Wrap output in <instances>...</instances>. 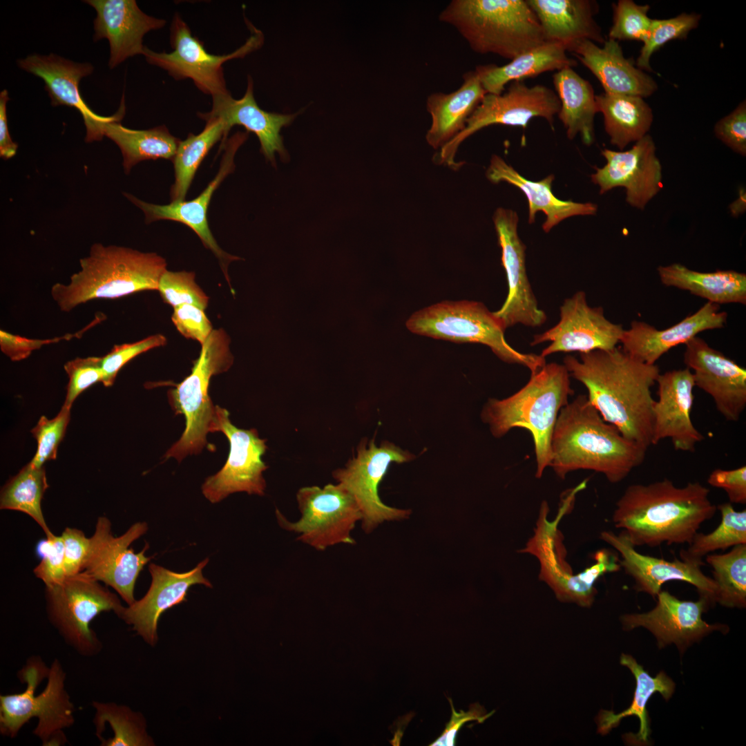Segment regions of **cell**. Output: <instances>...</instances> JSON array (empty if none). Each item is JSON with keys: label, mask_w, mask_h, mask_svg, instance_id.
I'll list each match as a JSON object with an SVG mask.
<instances>
[{"label": "cell", "mask_w": 746, "mask_h": 746, "mask_svg": "<svg viewBox=\"0 0 746 746\" xmlns=\"http://www.w3.org/2000/svg\"><path fill=\"white\" fill-rule=\"evenodd\" d=\"M600 538L614 548L621 555L620 564L634 582V589L656 597L661 586L670 581H683L694 586L700 595L709 597L712 602L716 593V584L712 577L705 575L703 564L675 559L668 561L638 553L624 531L615 535L603 531Z\"/></svg>", "instance_id": "obj_26"}, {"label": "cell", "mask_w": 746, "mask_h": 746, "mask_svg": "<svg viewBox=\"0 0 746 746\" xmlns=\"http://www.w3.org/2000/svg\"><path fill=\"white\" fill-rule=\"evenodd\" d=\"M656 383L658 398L653 405L652 445L669 439L676 450L694 452L705 437L691 419L695 387L691 370L686 367L660 374Z\"/></svg>", "instance_id": "obj_25"}, {"label": "cell", "mask_w": 746, "mask_h": 746, "mask_svg": "<svg viewBox=\"0 0 746 746\" xmlns=\"http://www.w3.org/2000/svg\"><path fill=\"white\" fill-rule=\"evenodd\" d=\"M222 432L229 443L226 463L215 475L208 477L202 486L204 496L215 504L229 495L245 492L264 495L266 481L263 472L268 466L262 460L267 446L256 429L244 430L236 427L225 409L216 405L215 416L210 432Z\"/></svg>", "instance_id": "obj_16"}, {"label": "cell", "mask_w": 746, "mask_h": 746, "mask_svg": "<svg viewBox=\"0 0 746 746\" xmlns=\"http://www.w3.org/2000/svg\"><path fill=\"white\" fill-rule=\"evenodd\" d=\"M157 290L163 301L173 308L191 304L204 310L209 304V296L195 283L192 271L166 269L159 280Z\"/></svg>", "instance_id": "obj_48"}, {"label": "cell", "mask_w": 746, "mask_h": 746, "mask_svg": "<svg viewBox=\"0 0 746 746\" xmlns=\"http://www.w3.org/2000/svg\"><path fill=\"white\" fill-rule=\"evenodd\" d=\"M296 500L301 515L296 522L276 510L282 528L298 534V540L320 551L336 544H355L351 532L362 515L354 497L343 485L303 487L296 493Z\"/></svg>", "instance_id": "obj_12"}, {"label": "cell", "mask_w": 746, "mask_h": 746, "mask_svg": "<svg viewBox=\"0 0 746 746\" xmlns=\"http://www.w3.org/2000/svg\"><path fill=\"white\" fill-rule=\"evenodd\" d=\"M721 522L708 534L697 533L686 550H681V560L705 565L702 557L717 550H725L746 544V510L736 511L730 502L717 506Z\"/></svg>", "instance_id": "obj_44"}, {"label": "cell", "mask_w": 746, "mask_h": 746, "mask_svg": "<svg viewBox=\"0 0 746 746\" xmlns=\"http://www.w3.org/2000/svg\"><path fill=\"white\" fill-rule=\"evenodd\" d=\"M492 220L508 287L503 305L493 314L506 329L517 324L540 327L547 316L538 306L527 276L526 246L517 232L518 216L511 209L500 207L495 211Z\"/></svg>", "instance_id": "obj_19"}, {"label": "cell", "mask_w": 746, "mask_h": 746, "mask_svg": "<svg viewBox=\"0 0 746 746\" xmlns=\"http://www.w3.org/2000/svg\"><path fill=\"white\" fill-rule=\"evenodd\" d=\"M147 530V524L139 522L123 535L115 537L111 533V522L102 516L97 519L95 532L90 537L83 571L112 587L128 605L135 601V582L144 566L153 557L145 555L148 543L139 553H135L129 546Z\"/></svg>", "instance_id": "obj_17"}, {"label": "cell", "mask_w": 746, "mask_h": 746, "mask_svg": "<svg viewBox=\"0 0 746 746\" xmlns=\"http://www.w3.org/2000/svg\"><path fill=\"white\" fill-rule=\"evenodd\" d=\"M570 377L563 364L546 363L530 374L527 383L513 395L489 399L481 414L495 437L500 438L515 428L530 433L538 479L550 466L551 437L560 411L574 393Z\"/></svg>", "instance_id": "obj_4"}, {"label": "cell", "mask_w": 746, "mask_h": 746, "mask_svg": "<svg viewBox=\"0 0 746 746\" xmlns=\"http://www.w3.org/2000/svg\"><path fill=\"white\" fill-rule=\"evenodd\" d=\"M566 52L559 44L545 42L517 56L507 64L479 65L475 71L487 94L500 95L512 82L575 66L577 61L570 58Z\"/></svg>", "instance_id": "obj_35"}, {"label": "cell", "mask_w": 746, "mask_h": 746, "mask_svg": "<svg viewBox=\"0 0 746 746\" xmlns=\"http://www.w3.org/2000/svg\"><path fill=\"white\" fill-rule=\"evenodd\" d=\"M104 136L113 141L123 156V166L128 173L133 166L146 160H172L180 141L164 125L147 130H133L117 121L103 126Z\"/></svg>", "instance_id": "obj_40"}, {"label": "cell", "mask_w": 746, "mask_h": 746, "mask_svg": "<svg viewBox=\"0 0 746 746\" xmlns=\"http://www.w3.org/2000/svg\"><path fill=\"white\" fill-rule=\"evenodd\" d=\"M658 273L661 282L717 305L746 304V275L734 270L700 272L674 263L660 266Z\"/></svg>", "instance_id": "obj_36"}, {"label": "cell", "mask_w": 746, "mask_h": 746, "mask_svg": "<svg viewBox=\"0 0 746 746\" xmlns=\"http://www.w3.org/2000/svg\"><path fill=\"white\" fill-rule=\"evenodd\" d=\"M166 337L160 334L148 336L132 343L115 345L102 357V383L105 387L113 385L117 373L128 361L149 350L165 345Z\"/></svg>", "instance_id": "obj_50"}, {"label": "cell", "mask_w": 746, "mask_h": 746, "mask_svg": "<svg viewBox=\"0 0 746 746\" xmlns=\"http://www.w3.org/2000/svg\"><path fill=\"white\" fill-rule=\"evenodd\" d=\"M249 26L251 34L244 45L230 54L216 55L206 50L203 43L192 35L188 25L175 14L170 28L173 50L157 52L145 46L143 55L149 64L166 70L175 80L191 79L200 91L212 97L225 95L230 93L226 86L223 64L242 58L263 44L262 32L251 24Z\"/></svg>", "instance_id": "obj_13"}, {"label": "cell", "mask_w": 746, "mask_h": 746, "mask_svg": "<svg viewBox=\"0 0 746 746\" xmlns=\"http://www.w3.org/2000/svg\"><path fill=\"white\" fill-rule=\"evenodd\" d=\"M560 108L559 98L551 88L542 84L528 86L523 80L512 82L507 90L500 95L486 94L464 129L441 147L434 160L457 169L460 164L455 161V155L459 146L479 130L497 124L525 128L534 117H542L553 126Z\"/></svg>", "instance_id": "obj_14"}, {"label": "cell", "mask_w": 746, "mask_h": 746, "mask_svg": "<svg viewBox=\"0 0 746 746\" xmlns=\"http://www.w3.org/2000/svg\"><path fill=\"white\" fill-rule=\"evenodd\" d=\"M411 332L457 343H480L490 348L501 361L527 367L530 374L546 363L540 354L522 353L511 347L506 329L493 312L480 302L443 301L420 309L405 323Z\"/></svg>", "instance_id": "obj_10"}, {"label": "cell", "mask_w": 746, "mask_h": 746, "mask_svg": "<svg viewBox=\"0 0 746 746\" xmlns=\"http://www.w3.org/2000/svg\"><path fill=\"white\" fill-rule=\"evenodd\" d=\"M656 606L642 613L626 614L621 617L627 630L642 627L657 638L659 647L671 642L687 645L707 633L725 628L722 624H709L702 619V613L711 600L703 595L694 601L680 600L667 591L657 595Z\"/></svg>", "instance_id": "obj_27"}, {"label": "cell", "mask_w": 746, "mask_h": 746, "mask_svg": "<svg viewBox=\"0 0 746 746\" xmlns=\"http://www.w3.org/2000/svg\"><path fill=\"white\" fill-rule=\"evenodd\" d=\"M23 70L41 78L53 106L64 105L75 108L82 114L86 129L85 141H100L104 136L103 126L111 121L121 120L125 114L124 97L113 115L101 116L93 112L83 100L79 88L80 80L92 74L90 63H77L55 54L30 55L17 61Z\"/></svg>", "instance_id": "obj_22"}, {"label": "cell", "mask_w": 746, "mask_h": 746, "mask_svg": "<svg viewBox=\"0 0 746 746\" xmlns=\"http://www.w3.org/2000/svg\"><path fill=\"white\" fill-rule=\"evenodd\" d=\"M486 94L476 72L470 70L463 75V82L456 90L430 95L426 109L432 121L425 135L427 143L439 150L453 140Z\"/></svg>", "instance_id": "obj_34"}, {"label": "cell", "mask_w": 746, "mask_h": 746, "mask_svg": "<svg viewBox=\"0 0 746 746\" xmlns=\"http://www.w3.org/2000/svg\"><path fill=\"white\" fill-rule=\"evenodd\" d=\"M620 663L628 667L636 680L633 701L624 711L615 714L612 711L601 710L597 716V731L606 734L617 727L620 720L627 716H635L640 720V729L636 734H628L627 740L633 743H646L650 734L649 720L646 706L650 697L659 692L668 700L674 691L675 684L663 671L651 677L631 656L622 654Z\"/></svg>", "instance_id": "obj_38"}, {"label": "cell", "mask_w": 746, "mask_h": 746, "mask_svg": "<svg viewBox=\"0 0 746 746\" xmlns=\"http://www.w3.org/2000/svg\"><path fill=\"white\" fill-rule=\"evenodd\" d=\"M8 92L0 93V156L3 159L12 157L17 152V144L11 139L8 125L6 104L9 101Z\"/></svg>", "instance_id": "obj_59"}, {"label": "cell", "mask_w": 746, "mask_h": 746, "mask_svg": "<svg viewBox=\"0 0 746 746\" xmlns=\"http://www.w3.org/2000/svg\"><path fill=\"white\" fill-rule=\"evenodd\" d=\"M102 357L76 358L66 362L64 368L68 382L64 405L71 408L77 396L92 385L102 382Z\"/></svg>", "instance_id": "obj_51"}, {"label": "cell", "mask_w": 746, "mask_h": 746, "mask_svg": "<svg viewBox=\"0 0 746 746\" xmlns=\"http://www.w3.org/2000/svg\"><path fill=\"white\" fill-rule=\"evenodd\" d=\"M569 52L596 77L606 93L644 98L658 88L651 76L625 58L618 41L609 39L600 47L590 40H582Z\"/></svg>", "instance_id": "obj_31"}, {"label": "cell", "mask_w": 746, "mask_h": 746, "mask_svg": "<svg viewBox=\"0 0 746 746\" xmlns=\"http://www.w3.org/2000/svg\"><path fill=\"white\" fill-rule=\"evenodd\" d=\"M248 136L247 131L237 132L227 140L220 149V151L224 150V153L218 173L204 191L190 201H174L169 204L160 205L146 202L131 194L124 193L131 202L144 213L147 224L156 220H168L182 223L192 229L204 246L211 250L218 258L233 295H235V291L231 287L228 266L232 261L242 258L227 253L218 245L209 227L207 211L213 193L224 178L233 171L235 155Z\"/></svg>", "instance_id": "obj_20"}, {"label": "cell", "mask_w": 746, "mask_h": 746, "mask_svg": "<svg viewBox=\"0 0 746 746\" xmlns=\"http://www.w3.org/2000/svg\"><path fill=\"white\" fill-rule=\"evenodd\" d=\"M684 363L692 370L695 386L714 400L729 421H738L746 408V370L696 336L685 344Z\"/></svg>", "instance_id": "obj_23"}, {"label": "cell", "mask_w": 746, "mask_h": 746, "mask_svg": "<svg viewBox=\"0 0 746 746\" xmlns=\"http://www.w3.org/2000/svg\"><path fill=\"white\" fill-rule=\"evenodd\" d=\"M104 315H96L95 319L86 327L75 334H66L64 336L50 339H33L13 334L4 330H0V349L12 361H19L28 358L31 353L43 345L57 343L61 340H70L81 336L88 329L103 320Z\"/></svg>", "instance_id": "obj_53"}, {"label": "cell", "mask_w": 746, "mask_h": 746, "mask_svg": "<svg viewBox=\"0 0 746 746\" xmlns=\"http://www.w3.org/2000/svg\"><path fill=\"white\" fill-rule=\"evenodd\" d=\"M61 536L64 546L66 576L83 571L90 546V537H87L82 530L69 527L64 529Z\"/></svg>", "instance_id": "obj_56"}, {"label": "cell", "mask_w": 746, "mask_h": 746, "mask_svg": "<svg viewBox=\"0 0 746 746\" xmlns=\"http://www.w3.org/2000/svg\"><path fill=\"white\" fill-rule=\"evenodd\" d=\"M624 330L622 325L605 317L601 307L589 306L585 293L580 291L564 300L559 322L535 335L530 345L550 342L540 354L544 358L557 352L611 350L620 343Z\"/></svg>", "instance_id": "obj_18"}, {"label": "cell", "mask_w": 746, "mask_h": 746, "mask_svg": "<svg viewBox=\"0 0 746 746\" xmlns=\"http://www.w3.org/2000/svg\"><path fill=\"white\" fill-rule=\"evenodd\" d=\"M79 265L80 270L70 276L68 284L57 283L51 287V296L62 312L94 299L157 290L166 270L165 259L156 253L101 243L93 245Z\"/></svg>", "instance_id": "obj_5"}, {"label": "cell", "mask_w": 746, "mask_h": 746, "mask_svg": "<svg viewBox=\"0 0 746 746\" xmlns=\"http://www.w3.org/2000/svg\"><path fill=\"white\" fill-rule=\"evenodd\" d=\"M486 177L493 183L506 182L519 188L528 200V222H534L538 211L546 215V220L542 224L545 232H549L567 218L595 215L597 211V204L592 202H576L557 198L552 191V182L555 179L553 174L539 181L528 180L497 155L492 156Z\"/></svg>", "instance_id": "obj_32"}, {"label": "cell", "mask_w": 746, "mask_h": 746, "mask_svg": "<svg viewBox=\"0 0 746 746\" xmlns=\"http://www.w3.org/2000/svg\"><path fill=\"white\" fill-rule=\"evenodd\" d=\"M231 339L222 328L213 329L202 344L199 357L194 361L191 374L168 391L170 405L175 414L184 415L185 429L180 439L166 451L164 458L181 461L189 455H198L209 446L207 435L210 432L216 405L209 394L211 378L227 372L233 363L230 350Z\"/></svg>", "instance_id": "obj_9"}, {"label": "cell", "mask_w": 746, "mask_h": 746, "mask_svg": "<svg viewBox=\"0 0 746 746\" xmlns=\"http://www.w3.org/2000/svg\"><path fill=\"white\" fill-rule=\"evenodd\" d=\"M48 488L44 467L29 462L2 487L0 508L22 512L37 523L46 537L53 533L49 529L41 509V501Z\"/></svg>", "instance_id": "obj_43"}, {"label": "cell", "mask_w": 746, "mask_h": 746, "mask_svg": "<svg viewBox=\"0 0 746 746\" xmlns=\"http://www.w3.org/2000/svg\"><path fill=\"white\" fill-rule=\"evenodd\" d=\"M449 701L452 709L451 718L449 723H447L441 735L430 745L454 746L457 734L466 723L476 720L479 723H482L495 712L492 711L487 714L485 709L479 704L470 705L468 711L462 710L457 711L453 707L452 700L449 699Z\"/></svg>", "instance_id": "obj_58"}, {"label": "cell", "mask_w": 746, "mask_h": 746, "mask_svg": "<svg viewBox=\"0 0 746 746\" xmlns=\"http://www.w3.org/2000/svg\"><path fill=\"white\" fill-rule=\"evenodd\" d=\"M70 408L63 405L59 413L51 419L41 416L31 430L37 443V451L30 461L35 466L43 467L46 461L56 459L59 445L70 422Z\"/></svg>", "instance_id": "obj_49"}, {"label": "cell", "mask_w": 746, "mask_h": 746, "mask_svg": "<svg viewBox=\"0 0 746 746\" xmlns=\"http://www.w3.org/2000/svg\"><path fill=\"white\" fill-rule=\"evenodd\" d=\"M563 365L582 383L602 419L626 438L649 448L652 445L653 386L660 370L641 362L622 348L567 355Z\"/></svg>", "instance_id": "obj_1"}, {"label": "cell", "mask_w": 746, "mask_h": 746, "mask_svg": "<svg viewBox=\"0 0 746 746\" xmlns=\"http://www.w3.org/2000/svg\"><path fill=\"white\" fill-rule=\"evenodd\" d=\"M97 15L93 39H107L110 45L111 69L136 55H143V37L151 30L163 28L166 21L143 12L135 0H86Z\"/></svg>", "instance_id": "obj_28"}, {"label": "cell", "mask_w": 746, "mask_h": 746, "mask_svg": "<svg viewBox=\"0 0 746 746\" xmlns=\"http://www.w3.org/2000/svg\"><path fill=\"white\" fill-rule=\"evenodd\" d=\"M26 684L19 694L0 696V733L15 738L31 718H37L33 734L43 745L67 742L64 729L75 723V708L65 687L66 673L59 660L47 667L39 656H32L19 671Z\"/></svg>", "instance_id": "obj_7"}, {"label": "cell", "mask_w": 746, "mask_h": 746, "mask_svg": "<svg viewBox=\"0 0 746 746\" xmlns=\"http://www.w3.org/2000/svg\"><path fill=\"white\" fill-rule=\"evenodd\" d=\"M716 136L734 152L746 155V103L741 102L714 126Z\"/></svg>", "instance_id": "obj_55"}, {"label": "cell", "mask_w": 746, "mask_h": 746, "mask_svg": "<svg viewBox=\"0 0 746 746\" xmlns=\"http://www.w3.org/2000/svg\"><path fill=\"white\" fill-rule=\"evenodd\" d=\"M209 559L201 561L189 571L176 573L161 566L151 564L149 571L151 584L146 595L127 607L122 606L116 615L149 644L153 647L158 640L157 624L162 614L174 606L186 601L189 589L194 584L212 588L203 576L202 569Z\"/></svg>", "instance_id": "obj_24"}, {"label": "cell", "mask_w": 746, "mask_h": 746, "mask_svg": "<svg viewBox=\"0 0 746 746\" xmlns=\"http://www.w3.org/2000/svg\"><path fill=\"white\" fill-rule=\"evenodd\" d=\"M606 162L591 175V180L603 194L615 187L626 189V201L644 209L662 187V166L656 154L652 137L647 134L625 151L605 149Z\"/></svg>", "instance_id": "obj_21"}, {"label": "cell", "mask_w": 746, "mask_h": 746, "mask_svg": "<svg viewBox=\"0 0 746 746\" xmlns=\"http://www.w3.org/2000/svg\"><path fill=\"white\" fill-rule=\"evenodd\" d=\"M45 596L48 619L64 641L81 656L97 655L102 643L90 623L102 612L116 614L123 606L117 595L82 571L46 586Z\"/></svg>", "instance_id": "obj_11"}, {"label": "cell", "mask_w": 746, "mask_h": 746, "mask_svg": "<svg viewBox=\"0 0 746 746\" xmlns=\"http://www.w3.org/2000/svg\"><path fill=\"white\" fill-rule=\"evenodd\" d=\"M35 552L40 557L39 564L34 568L35 576L41 580L46 586L61 582L66 578L64 568V546L61 536L52 535L40 540Z\"/></svg>", "instance_id": "obj_52"}, {"label": "cell", "mask_w": 746, "mask_h": 746, "mask_svg": "<svg viewBox=\"0 0 746 746\" xmlns=\"http://www.w3.org/2000/svg\"><path fill=\"white\" fill-rule=\"evenodd\" d=\"M595 101L598 112L603 115L610 142L620 150L649 131L653 113L642 97L604 93L595 95Z\"/></svg>", "instance_id": "obj_39"}, {"label": "cell", "mask_w": 746, "mask_h": 746, "mask_svg": "<svg viewBox=\"0 0 746 746\" xmlns=\"http://www.w3.org/2000/svg\"><path fill=\"white\" fill-rule=\"evenodd\" d=\"M553 82L560 102L557 113L572 140L580 134L582 142L591 145L595 141L594 117L598 112L591 84L572 68L557 71Z\"/></svg>", "instance_id": "obj_37"}, {"label": "cell", "mask_w": 746, "mask_h": 746, "mask_svg": "<svg viewBox=\"0 0 746 746\" xmlns=\"http://www.w3.org/2000/svg\"><path fill=\"white\" fill-rule=\"evenodd\" d=\"M649 5L640 6L631 0H620L613 6V25L609 39L615 41L635 40L644 42L647 39L652 19L647 12Z\"/></svg>", "instance_id": "obj_47"}, {"label": "cell", "mask_w": 746, "mask_h": 746, "mask_svg": "<svg viewBox=\"0 0 746 746\" xmlns=\"http://www.w3.org/2000/svg\"><path fill=\"white\" fill-rule=\"evenodd\" d=\"M707 483L723 489L731 504H746V466L735 469L716 468L708 477Z\"/></svg>", "instance_id": "obj_57"}, {"label": "cell", "mask_w": 746, "mask_h": 746, "mask_svg": "<svg viewBox=\"0 0 746 746\" xmlns=\"http://www.w3.org/2000/svg\"><path fill=\"white\" fill-rule=\"evenodd\" d=\"M727 318V312H720L719 305L707 302L695 313L664 329L633 321L630 328L624 330L620 343L623 350L634 358L653 365L669 350L685 344L698 334L723 327Z\"/></svg>", "instance_id": "obj_30"}, {"label": "cell", "mask_w": 746, "mask_h": 746, "mask_svg": "<svg viewBox=\"0 0 746 746\" xmlns=\"http://www.w3.org/2000/svg\"><path fill=\"white\" fill-rule=\"evenodd\" d=\"M212 108L208 113H198L202 119L218 118L225 126L228 135L235 125L242 126L247 132L254 133L260 144V151L265 157L275 165V154L287 160V152L280 135L281 129L289 125L298 113L280 114L267 112L262 109L255 100L254 82L249 75L247 87L243 97L239 99L232 97L231 93L212 97Z\"/></svg>", "instance_id": "obj_29"}, {"label": "cell", "mask_w": 746, "mask_h": 746, "mask_svg": "<svg viewBox=\"0 0 746 746\" xmlns=\"http://www.w3.org/2000/svg\"><path fill=\"white\" fill-rule=\"evenodd\" d=\"M647 450L605 421L587 396L580 394L560 411L551 437L550 466L562 479L571 472L589 470L615 484L642 463Z\"/></svg>", "instance_id": "obj_3"}, {"label": "cell", "mask_w": 746, "mask_h": 746, "mask_svg": "<svg viewBox=\"0 0 746 746\" xmlns=\"http://www.w3.org/2000/svg\"><path fill=\"white\" fill-rule=\"evenodd\" d=\"M706 562L712 567L716 584L715 602L729 608L746 605V544L732 547L724 554H708Z\"/></svg>", "instance_id": "obj_45"}, {"label": "cell", "mask_w": 746, "mask_h": 746, "mask_svg": "<svg viewBox=\"0 0 746 746\" xmlns=\"http://www.w3.org/2000/svg\"><path fill=\"white\" fill-rule=\"evenodd\" d=\"M586 485L584 481L564 495L555 519H548V504L542 501L534 535L519 553L537 558L539 579L552 589L559 600L589 607L597 594L595 584L598 579L606 573L618 571L621 566L618 555L606 548L598 550L594 555L595 563L577 575H573L566 560L564 538L558 525L562 517L570 513L576 493Z\"/></svg>", "instance_id": "obj_8"}, {"label": "cell", "mask_w": 746, "mask_h": 746, "mask_svg": "<svg viewBox=\"0 0 746 746\" xmlns=\"http://www.w3.org/2000/svg\"><path fill=\"white\" fill-rule=\"evenodd\" d=\"M541 26L544 39L562 45L566 51L577 42L605 39L594 19L597 9L589 0H527Z\"/></svg>", "instance_id": "obj_33"}, {"label": "cell", "mask_w": 746, "mask_h": 746, "mask_svg": "<svg viewBox=\"0 0 746 746\" xmlns=\"http://www.w3.org/2000/svg\"><path fill=\"white\" fill-rule=\"evenodd\" d=\"M206 125L198 135L189 133L186 139L180 141L172 159L175 181L171 188L172 202L184 201L195 174L211 148L221 140V148L227 141V134L224 122L215 117L204 119Z\"/></svg>", "instance_id": "obj_41"}, {"label": "cell", "mask_w": 746, "mask_h": 746, "mask_svg": "<svg viewBox=\"0 0 746 746\" xmlns=\"http://www.w3.org/2000/svg\"><path fill=\"white\" fill-rule=\"evenodd\" d=\"M171 319L182 336L197 341L201 345L213 330L204 310L194 305L184 304L174 307Z\"/></svg>", "instance_id": "obj_54"}, {"label": "cell", "mask_w": 746, "mask_h": 746, "mask_svg": "<svg viewBox=\"0 0 746 746\" xmlns=\"http://www.w3.org/2000/svg\"><path fill=\"white\" fill-rule=\"evenodd\" d=\"M698 481L678 487L667 478L631 484L616 502L613 522L635 546L689 544L717 506Z\"/></svg>", "instance_id": "obj_2"}, {"label": "cell", "mask_w": 746, "mask_h": 746, "mask_svg": "<svg viewBox=\"0 0 746 746\" xmlns=\"http://www.w3.org/2000/svg\"><path fill=\"white\" fill-rule=\"evenodd\" d=\"M414 457L391 442L383 441L377 446L374 440L367 442L365 439L357 448L356 456L350 459L345 468L333 471V477L354 497L362 515L364 532H372L384 522L409 517L410 510L383 503L378 487L391 463H404Z\"/></svg>", "instance_id": "obj_15"}, {"label": "cell", "mask_w": 746, "mask_h": 746, "mask_svg": "<svg viewBox=\"0 0 746 746\" xmlns=\"http://www.w3.org/2000/svg\"><path fill=\"white\" fill-rule=\"evenodd\" d=\"M700 19V15L696 13H682L667 19H652L649 35L637 59L638 68L652 71L650 59L653 52L669 41L687 37L698 26Z\"/></svg>", "instance_id": "obj_46"}, {"label": "cell", "mask_w": 746, "mask_h": 746, "mask_svg": "<svg viewBox=\"0 0 746 746\" xmlns=\"http://www.w3.org/2000/svg\"><path fill=\"white\" fill-rule=\"evenodd\" d=\"M439 18L479 54L511 60L546 42L527 0H453Z\"/></svg>", "instance_id": "obj_6"}, {"label": "cell", "mask_w": 746, "mask_h": 746, "mask_svg": "<svg viewBox=\"0 0 746 746\" xmlns=\"http://www.w3.org/2000/svg\"><path fill=\"white\" fill-rule=\"evenodd\" d=\"M93 723L102 746H151L143 716L125 705L93 701Z\"/></svg>", "instance_id": "obj_42"}]
</instances>
